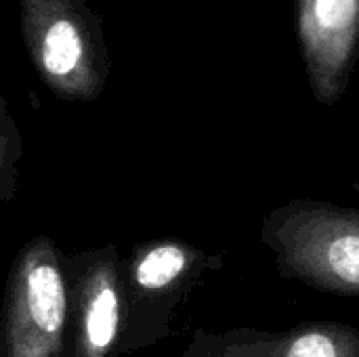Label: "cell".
<instances>
[{
  "mask_svg": "<svg viewBox=\"0 0 359 357\" xmlns=\"http://www.w3.org/2000/svg\"><path fill=\"white\" fill-rule=\"evenodd\" d=\"M280 278L318 292L359 299V206L294 198L261 223Z\"/></svg>",
  "mask_w": 359,
  "mask_h": 357,
  "instance_id": "obj_1",
  "label": "cell"
},
{
  "mask_svg": "<svg viewBox=\"0 0 359 357\" xmlns=\"http://www.w3.org/2000/svg\"><path fill=\"white\" fill-rule=\"evenodd\" d=\"M27 59L61 101H97L111 72L103 17L86 0H19Z\"/></svg>",
  "mask_w": 359,
  "mask_h": 357,
  "instance_id": "obj_2",
  "label": "cell"
},
{
  "mask_svg": "<svg viewBox=\"0 0 359 357\" xmlns=\"http://www.w3.org/2000/svg\"><path fill=\"white\" fill-rule=\"evenodd\" d=\"M225 265L217 252L179 238L139 242L122 259L124 326L120 356L156 347L172 332L181 305L202 278Z\"/></svg>",
  "mask_w": 359,
  "mask_h": 357,
  "instance_id": "obj_3",
  "label": "cell"
},
{
  "mask_svg": "<svg viewBox=\"0 0 359 357\" xmlns=\"http://www.w3.org/2000/svg\"><path fill=\"white\" fill-rule=\"evenodd\" d=\"M67 326L63 255L42 234L27 240L11 263L0 309V357H63Z\"/></svg>",
  "mask_w": 359,
  "mask_h": 357,
  "instance_id": "obj_4",
  "label": "cell"
},
{
  "mask_svg": "<svg viewBox=\"0 0 359 357\" xmlns=\"http://www.w3.org/2000/svg\"><path fill=\"white\" fill-rule=\"evenodd\" d=\"M67 347L63 357H118L124 326L122 257L114 244L63 255Z\"/></svg>",
  "mask_w": 359,
  "mask_h": 357,
  "instance_id": "obj_5",
  "label": "cell"
},
{
  "mask_svg": "<svg viewBox=\"0 0 359 357\" xmlns=\"http://www.w3.org/2000/svg\"><path fill=\"white\" fill-rule=\"evenodd\" d=\"M297 36L313 97L334 105L358 57L359 0H297Z\"/></svg>",
  "mask_w": 359,
  "mask_h": 357,
  "instance_id": "obj_6",
  "label": "cell"
},
{
  "mask_svg": "<svg viewBox=\"0 0 359 357\" xmlns=\"http://www.w3.org/2000/svg\"><path fill=\"white\" fill-rule=\"evenodd\" d=\"M181 357H359V328L343 322H301L282 330H194Z\"/></svg>",
  "mask_w": 359,
  "mask_h": 357,
  "instance_id": "obj_7",
  "label": "cell"
},
{
  "mask_svg": "<svg viewBox=\"0 0 359 357\" xmlns=\"http://www.w3.org/2000/svg\"><path fill=\"white\" fill-rule=\"evenodd\" d=\"M23 139L0 88V204H11L21 185Z\"/></svg>",
  "mask_w": 359,
  "mask_h": 357,
  "instance_id": "obj_8",
  "label": "cell"
}]
</instances>
